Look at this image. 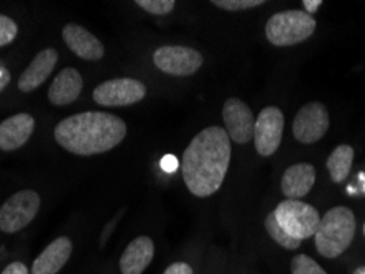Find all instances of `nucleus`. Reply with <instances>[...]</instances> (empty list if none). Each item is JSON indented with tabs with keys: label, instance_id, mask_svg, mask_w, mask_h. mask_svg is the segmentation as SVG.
<instances>
[{
	"label": "nucleus",
	"instance_id": "obj_1",
	"mask_svg": "<svg viewBox=\"0 0 365 274\" xmlns=\"http://www.w3.org/2000/svg\"><path fill=\"white\" fill-rule=\"evenodd\" d=\"M230 138L221 127H209L182 153V179L196 197H209L222 186L230 163Z\"/></svg>",
	"mask_w": 365,
	"mask_h": 274
},
{
	"label": "nucleus",
	"instance_id": "obj_2",
	"mask_svg": "<svg viewBox=\"0 0 365 274\" xmlns=\"http://www.w3.org/2000/svg\"><path fill=\"white\" fill-rule=\"evenodd\" d=\"M127 135L125 122L107 112H81L64 118L55 128V138L66 152L91 157L115 148Z\"/></svg>",
	"mask_w": 365,
	"mask_h": 274
},
{
	"label": "nucleus",
	"instance_id": "obj_3",
	"mask_svg": "<svg viewBox=\"0 0 365 274\" xmlns=\"http://www.w3.org/2000/svg\"><path fill=\"white\" fill-rule=\"evenodd\" d=\"M356 235V217L344 206L332 207L321 217L314 233L316 248L324 258H337L351 246Z\"/></svg>",
	"mask_w": 365,
	"mask_h": 274
},
{
	"label": "nucleus",
	"instance_id": "obj_4",
	"mask_svg": "<svg viewBox=\"0 0 365 274\" xmlns=\"http://www.w3.org/2000/svg\"><path fill=\"white\" fill-rule=\"evenodd\" d=\"M316 30L313 15L302 10H284L268 19L265 25L267 40L275 46H293L306 41Z\"/></svg>",
	"mask_w": 365,
	"mask_h": 274
},
{
	"label": "nucleus",
	"instance_id": "obj_5",
	"mask_svg": "<svg viewBox=\"0 0 365 274\" xmlns=\"http://www.w3.org/2000/svg\"><path fill=\"white\" fill-rule=\"evenodd\" d=\"M273 212H275L278 225L284 232L299 241L313 236L321 222L319 212L313 206L302 201H293V199H287L278 204Z\"/></svg>",
	"mask_w": 365,
	"mask_h": 274
},
{
	"label": "nucleus",
	"instance_id": "obj_6",
	"mask_svg": "<svg viewBox=\"0 0 365 274\" xmlns=\"http://www.w3.org/2000/svg\"><path fill=\"white\" fill-rule=\"evenodd\" d=\"M40 209V196L35 191H20L0 207V230L15 233L25 228L36 217Z\"/></svg>",
	"mask_w": 365,
	"mask_h": 274
},
{
	"label": "nucleus",
	"instance_id": "obj_7",
	"mask_svg": "<svg viewBox=\"0 0 365 274\" xmlns=\"http://www.w3.org/2000/svg\"><path fill=\"white\" fill-rule=\"evenodd\" d=\"M147 95L145 84L137 79L120 78L99 84L94 89L93 98L96 104L104 107H125L137 104Z\"/></svg>",
	"mask_w": 365,
	"mask_h": 274
},
{
	"label": "nucleus",
	"instance_id": "obj_8",
	"mask_svg": "<svg viewBox=\"0 0 365 274\" xmlns=\"http://www.w3.org/2000/svg\"><path fill=\"white\" fill-rule=\"evenodd\" d=\"M153 63L160 71L170 76H191L202 66L200 51L187 46H162L155 51Z\"/></svg>",
	"mask_w": 365,
	"mask_h": 274
},
{
	"label": "nucleus",
	"instance_id": "obj_9",
	"mask_svg": "<svg viewBox=\"0 0 365 274\" xmlns=\"http://www.w3.org/2000/svg\"><path fill=\"white\" fill-rule=\"evenodd\" d=\"M329 128V114L321 102H309L298 110L293 120V135L298 142L311 144L319 142Z\"/></svg>",
	"mask_w": 365,
	"mask_h": 274
},
{
	"label": "nucleus",
	"instance_id": "obj_10",
	"mask_svg": "<svg viewBox=\"0 0 365 274\" xmlns=\"http://www.w3.org/2000/svg\"><path fill=\"white\" fill-rule=\"evenodd\" d=\"M283 127V112L278 107H265L255 120L254 142L257 153L262 157H272L280 148Z\"/></svg>",
	"mask_w": 365,
	"mask_h": 274
},
{
	"label": "nucleus",
	"instance_id": "obj_11",
	"mask_svg": "<svg viewBox=\"0 0 365 274\" xmlns=\"http://www.w3.org/2000/svg\"><path fill=\"white\" fill-rule=\"evenodd\" d=\"M222 120L225 132L230 139L235 143L245 144L254 138L255 132V117L250 107L244 104L240 99L230 98L225 100L222 109Z\"/></svg>",
	"mask_w": 365,
	"mask_h": 274
},
{
	"label": "nucleus",
	"instance_id": "obj_12",
	"mask_svg": "<svg viewBox=\"0 0 365 274\" xmlns=\"http://www.w3.org/2000/svg\"><path fill=\"white\" fill-rule=\"evenodd\" d=\"M63 40L74 55L83 59L98 61V59L104 56V46H102V43L81 25L68 23L64 26Z\"/></svg>",
	"mask_w": 365,
	"mask_h": 274
},
{
	"label": "nucleus",
	"instance_id": "obj_13",
	"mask_svg": "<svg viewBox=\"0 0 365 274\" xmlns=\"http://www.w3.org/2000/svg\"><path fill=\"white\" fill-rule=\"evenodd\" d=\"M35 130V118L29 114H17L0 123V149L14 152L29 142Z\"/></svg>",
	"mask_w": 365,
	"mask_h": 274
},
{
	"label": "nucleus",
	"instance_id": "obj_14",
	"mask_svg": "<svg viewBox=\"0 0 365 274\" xmlns=\"http://www.w3.org/2000/svg\"><path fill=\"white\" fill-rule=\"evenodd\" d=\"M58 63V53L53 48H46V50L40 51L35 56L34 61L30 63V66L21 73L19 79V89L21 93H31L36 88L45 83L50 78Z\"/></svg>",
	"mask_w": 365,
	"mask_h": 274
},
{
	"label": "nucleus",
	"instance_id": "obj_15",
	"mask_svg": "<svg viewBox=\"0 0 365 274\" xmlns=\"http://www.w3.org/2000/svg\"><path fill=\"white\" fill-rule=\"evenodd\" d=\"M71 253L73 241L68 236H60V238L51 241L34 261L31 274H58V271L66 265Z\"/></svg>",
	"mask_w": 365,
	"mask_h": 274
},
{
	"label": "nucleus",
	"instance_id": "obj_16",
	"mask_svg": "<svg viewBox=\"0 0 365 274\" xmlns=\"http://www.w3.org/2000/svg\"><path fill=\"white\" fill-rule=\"evenodd\" d=\"M155 256V243L150 236H138L128 243L120 256L122 274H142Z\"/></svg>",
	"mask_w": 365,
	"mask_h": 274
},
{
	"label": "nucleus",
	"instance_id": "obj_17",
	"mask_svg": "<svg viewBox=\"0 0 365 274\" xmlns=\"http://www.w3.org/2000/svg\"><path fill=\"white\" fill-rule=\"evenodd\" d=\"M314 181H316V171L313 164L309 163L293 164L284 171L283 179H282V192L287 196V199L302 201V199L311 191V187L314 186Z\"/></svg>",
	"mask_w": 365,
	"mask_h": 274
},
{
	"label": "nucleus",
	"instance_id": "obj_18",
	"mask_svg": "<svg viewBox=\"0 0 365 274\" xmlns=\"http://www.w3.org/2000/svg\"><path fill=\"white\" fill-rule=\"evenodd\" d=\"M83 90V78L74 68H64L48 89V99L53 105H69Z\"/></svg>",
	"mask_w": 365,
	"mask_h": 274
},
{
	"label": "nucleus",
	"instance_id": "obj_19",
	"mask_svg": "<svg viewBox=\"0 0 365 274\" xmlns=\"http://www.w3.org/2000/svg\"><path fill=\"white\" fill-rule=\"evenodd\" d=\"M354 163V148L349 144H341L334 152L331 153V157L327 158V171H329L331 179L334 182H342L351 173Z\"/></svg>",
	"mask_w": 365,
	"mask_h": 274
},
{
	"label": "nucleus",
	"instance_id": "obj_20",
	"mask_svg": "<svg viewBox=\"0 0 365 274\" xmlns=\"http://www.w3.org/2000/svg\"><path fill=\"white\" fill-rule=\"evenodd\" d=\"M265 228L268 235H270V238L273 241H277L278 245L283 246V248L287 250H297L299 245H302V241L293 238V236H289L284 230L278 225L277 222V217H275V212H270L265 218Z\"/></svg>",
	"mask_w": 365,
	"mask_h": 274
},
{
	"label": "nucleus",
	"instance_id": "obj_21",
	"mask_svg": "<svg viewBox=\"0 0 365 274\" xmlns=\"http://www.w3.org/2000/svg\"><path fill=\"white\" fill-rule=\"evenodd\" d=\"M292 274H327L313 258L297 255L292 260Z\"/></svg>",
	"mask_w": 365,
	"mask_h": 274
},
{
	"label": "nucleus",
	"instance_id": "obj_22",
	"mask_svg": "<svg viewBox=\"0 0 365 274\" xmlns=\"http://www.w3.org/2000/svg\"><path fill=\"white\" fill-rule=\"evenodd\" d=\"M135 4L153 15H166L173 12L176 5L175 0H137Z\"/></svg>",
	"mask_w": 365,
	"mask_h": 274
},
{
	"label": "nucleus",
	"instance_id": "obj_23",
	"mask_svg": "<svg viewBox=\"0 0 365 274\" xmlns=\"http://www.w3.org/2000/svg\"><path fill=\"white\" fill-rule=\"evenodd\" d=\"M211 4L222 10L239 12V10H249V9L259 7V5H264L265 2H262V0H212Z\"/></svg>",
	"mask_w": 365,
	"mask_h": 274
},
{
	"label": "nucleus",
	"instance_id": "obj_24",
	"mask_svg": "<svg viewBox=\"0 0 365 274\" xmlns=\"http://www.w3.org/2000/svg\"><path fill=\"white\" fill-rule=\"evenodd\" d=\"M17 23L12 19L0 15V48L10 45L17 36Z\"/></svg>",
	"mask_w": 365,
	"mask_h": 274
},
{
	"label": "nucleus",
	"instance_id": "obj_25",
	"mask_svg": "<svg viewBox=\"0 0 365 274\" xmlns=\"http://www.w3.org/2000/svg\"><path fill=\"white\" fill-rule=\"evenodd\" d=\"M160 166H162V169L165 171V173H175L176 169H178V159H176V157H173V154H166V157L162 158V161H160Z\"/></svg>",
	"mask_w": 365,
	"mask_h": 274
},
{
	"label": "nucleus",
	"instance_id": "obj_26",
	"mask_svg": "<svg viewBox=\"0 0 365 274\" xmlns=\"http://www.w3.org/2000/svg\"><path fill=\"white\" fill-rule=\"evenodd\" d=\"M163 274H195L192 273V268L187 265V263H173L166 268Z\"/></svg>",
	"mask_w": 365,
	"mask_h": 274
},
{
	"label": "nucleus",
	"instance_id": "obj_27",
	"mask_svg": "<svg viewBox=\"0 0 365 274\" xmlns=\"http://www.w3.org/2000/svg\"><path fill=\"white\" fill-rule=\"evenodd\" d=\"M2 274H30V271L24 263L15 261V263H10V265L2 271Z\"/></svg>",
	"mask_w": 365,
	"mask_h": 274
},
{
	"label": "nucleus",
	"instance_id": "obj_28",
	"mask_svg": "<svg viewBox=\"0 0 365 274\" xmlns=\"http://www.w3.org/2000/svg\"><path fill=\"white\" fill-rule=\"evenodd\" d=\"M303 5L306 9V14L313 15V14L318 12L319 5H323V2H321V0H303Z\"/></svg>",
	"mask_w": 365,
	"mask_h": 274
},
{
	"label": "nucleus",
	"instance_id": "obj_29",
	"mask_svg": "<svg viewBox=\"0 0 365 274\" xmlns=\"http://www.w3.org/2000/svg\"><path fill=\"white\" fill-rule=\"evenodd\" d=\"M364 235H365V223H364Z\"/></svg>",
	"mask_w": 365,
	"mask_h": 274
},
{
	"label": "nucleus",
	"instance_id": "obj_30",
	"mask_svg": "<svg viewBox=\"0 0 365 274\" xmlns=\"http://www.w3.org/2000/svg\"><path fill=\"white\" fill-rule=\"evenodd\" d=\"M362 274H365V271H364V273H362Z\"/></svg>",
	"mask_w": 365,
	"mask_h": 274
}]
</instances>
